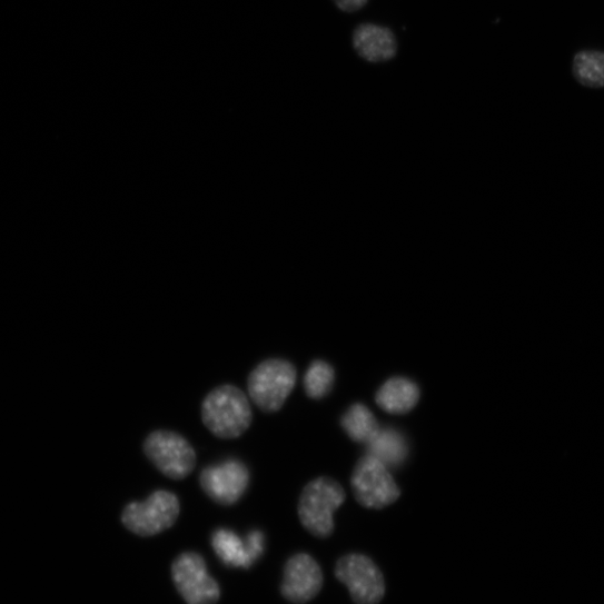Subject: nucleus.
<instances>
[{
	"label": "nucleus",
	"mask_w": 604,
	"mask_h": 604,
	"mask_svg": "<svg viewBox=\"0 0 604 604\" xmlns=\"http://www.w3.org/2000/svg\"><path fill=\"white\" fill-rule=\"evenodd\" d=\"M201 420L220 439L239 438L253 424L249 398L232 384L221 385L205 398Z\"/></svg>",
	"instance_id": "f257e3e1"
},
{
	"label": "nucleus",
	"mask_w": 604,
	"mask_h": 604,
	"mask_svg": "<svg viewBox=\"0 0 604 604\" xmlns=\"http://www.w3.org/2000/svg\"><path fill=\"white\" fill-rule=\"evenodd\" d=\"M345 498L344 488L329 477L310 482L299 498L298 515L303 526L316 537H328L334 531V514Z\"/></svg>",
	"instance_id": "f03ea898"
},
{
	"label": "nucleus",
	"mask_w": 604,
	"mask_h": 604,
	"mask_svg": "<svg viewBox=\"0 0 604 604\" xmlns=\"http://www.w3.org/2000/svg\"><path fill=\"white\" fill-rule=\"evenodd\" d=\"M296 380L297 370L290 362L270 358L260 363L249 375V395L264 413H278L285 406Z\"/></svg>",
	"instance_id": "7ed1b4c3"
},
{
	"label": "nucleus",
	"mask_w": 604,
	"mask_h": 604,
	"mask_svg": "<svg viewBox=\"0 0 604 604\" xmlns=\"http://www.w3.org/2000/svg\"><path fill=\"white\" fill-rule=\"evenodd\" d=\"M180 514L178 497L168 491H156L143 502L128 504L121 515L131 533L150 537L172 527Z\"/></svg>",
	"instance_id": "20e7f679"
},
{
	"label": "nucleus",
	"mask_w": 604,
	"mask_h": 604,
	"mask_svg": "<svg viewBox=\"0 0 604 604\" xmlns=\"http://www.w3.org/2000/svg\"><path fill=\"white\" fill-rule=\"evenodd\" d=\"M143 452L162 475L174 481L186 478L196 466V453L191 445L172 432L151 433L143 443Z\"/></svg>",
	"instance_id": "39448f33"
},
{
	"label": "nucleus",
	"mask_w": 604,
	"mask_h": 604,
	"mask_svg": "<svg viewBox=\"0 0 604 604\" xmlns=\"http://www.w3.org/2000/svg\"><path fill=\"white\" fill-rule=\"evenodd\" d=\"M171 576L187 604H216L220 600V585L209 574L205 558L195 552H185L176 557Z\"/></svg>",
	"instance_id": "423d86ee"
},
{
	"label": "nucleus",
	"mask_w": 604,
	"mask_h": 604,
	"mask_svg": "<svg viewBox=\"0 0 604 604\" xmlns=\"http://www.w3.org/2000/svg\"><path fill=\"white\" fill-rule=\"evenodd\" d=\"M351 487L357 502L374 509L393 504L400 495L389 469L370 455L357 463L351 475Z\"/></svg>",
	"instance_id": "0eeeda50"
},
{
	"label": "nucleus",
	"mask_w": 604,
	"mask_h": 604,
	"mask_svg": "<svg viewBox=\"0 0 604 604\" xmlns=\"http://www.w3.org/2000/svg\"><path fill=\"white\" fill-rule=\"evenodd\" d=\"M336 577L349 590L357 604H377L384 596L385 583L376 564L362 554L341 557L335 568Z\"/></svg>",
	"instance_id": "6e6552de"
},
{
	"label": "nucleus",
	"mask_w": 604,
	"mask_h": 604,
	"mask_svg": "<svg viewBox=\"0 0 604 604\" xmlns=\"http://www.w3.org/2000/svg\"><path fill=\"white\" fill-rule=\"evenodd\" d=\"M250 483L248 467L238 459H228L201 471V489L216 503L231 506L245 495Z\"/></svg>",
	"instance_id": "1a4fd4ad"
},
{
	"label": "nucleus",
	"mask_w": 604,
	"mask_h": 604,
	"mask_svg": "<svg viewBox=\"0 0 604 604\" xmlns=\"http://www.w3.org/2000/svg\"><path fill=\"white\" fill-rule=\"evenodd\" d=\"M323 572L319 564L306 553L290 557L285 566L281 593L295 604H305L321 590Z\"/></svg>",
	"instance_id": "9d476101"
},
{
	"label": "nucleus",
	"mask_w": 604,
	"mask_h": 604,
	"mask_svg": "<svg viewBox=\"0 0 604 604\" xmlns=\"http://www.w3.org/2000/svg\"><path fill=\"white\" fill-rule=\"evenodd\" d=\"M212 546L226 565L249 568L264 552L265 536L254 531L242 539L234 531L220 528L214 533Z\"/></svg>",
	"instance_id": "9b49d317"
},
{
	"label": "nucleus",
	"mask_w": 604,
	"mask_h": 604,
	"mask_svg": "<svg viewBox=\"0 0 604 604\" xmlns=\"http://www.w3.org/2000/svg\"><path fill=\"white\" fill-rule=\"evenodd\" d=\"M351 42L358 57L369 63L388 62L398 50L393 31L372 23L359 24L353 32Z\"/></svg>",
	"instance_id": "f8f14e48"
},
{
	"label": "nucleus",
	"mask_w": 604,
	"mask_h": 604,
	"mask_svg": "<svg viewBox=\"0 0 604 604\" xmlns=\"http://www.w3.org/2000/svg\"><path fill=\"white\" fill-rule=\"evenodd\" d=\"M420 398L418 385L405 377H393L377 390L375 399L377 406L392 415L410 413Z\"/></svg>",
	"instance_id": "ddd939ff"
},
{
	"label": "nucleus",
	"mask_w": 604,
	"mask_h": 604,
	"mask_svg": "<svg viewBox=\"0 0 604 604\" xmlns=\"http://www.w3.org/2000/svg\"><path fill=\"white\" fill-rule=\"evenodd\" d=\"M367 455L379 461L388 469L398 467L408 457V445L403 436L394 429H379L367 444Z\"/></svg>",
	"instance_id": "4468645a"
},
{
	"label": "nucleus",
	"mask_w": 604,
	"mask_h": 604,
	"mask_svg": "<svg viewBox=\"0 0 604 604\" xmlns=\"http://www.w3.org/2000/svg\"><path fill=\"white\" fill-rule=\"evenodd\" d=\"M572 72L583 87L604 88V52L585 50L576 53L573 58Z\"/></svg>",
	"instance_id": "2eb2a0df"
},
{
	"label": "nucleus",
	"mask_w": 604,
	"mask_h": 604,
	"mask_svg": "<svg viewBox=\"0 0 604 604\" xmlns=\"http://www.w3.org/2000/svg\"><path fill=\"white\" fill-rule=\"evenodd\" d=\"M341 427L351 440L366 445L380 429L374 415L360 403L344 415Z\"/></svg>",
	"instance_id": "dca6fc26"
},
{
	"label": "nucleus",
	"mask_w": 604,
	"mask_h": 604,
	"mask_svg": "<svg viewBox=\"0 0 604 604\" xmlns=\"http://www.w3.org/2000/svg\"><path fill=\"white\" fill-rule=\"evenodd\" d=\"M334 379V368L324 360H315L310 364L305 375V390L311 398H323L330 392Z\"/></svg>",
	"instance_id": "f3484780"
},
{
	"label": "nucleus",
	"mask_w": 604,
	"mask_h": 604,
	"mask_svg": "<svg viewBox=\"0 0 604 604\" xmlns=\"http://www.w3.org/2000/svg\"><path fill=\"white\" fill-rule=\"evenodd\" d=\"M334 4L344 13H356L363 10L368 0H333Z\"/></svg>",
	"instance_id": "a211bd4d"
}]
</instances>
